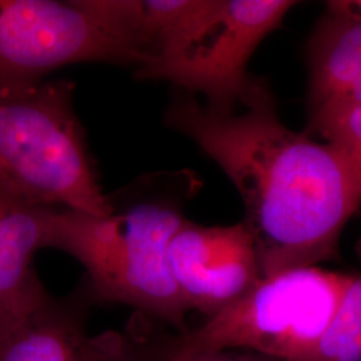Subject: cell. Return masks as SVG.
Segmentation results:
<instances>
[{"label":"cell","mask_w":361,"mask_h":361,"mask_svg":"<svg viewBox=\"0 0 361 361\" xmlns=\"http://www.w3.org/2000/svg\"><path fill=\"white\" fill-rule=\"evenodd\" d=\"M308 110L361 104V16L326 4L307 46Z\"/></svg>","instance_id":"10"},{"label":"cell","mask_w":361,"mask_h":361,"mask_svg":"<svg viewBox=\"0 0 361 361\" xmlns=\"http://www.w3.org/2000/svg\"><path fill=\"white\" fill-rule=\"evenodd\" d=\"M310 126L341 157L361 192V104L310 113Z\"/></svg>","instance_id":"12"},{"label":"cell","mask_w":361,"mask_h":361,"mask_svg":"<svg viewBox=\"0 0 361 361\" xmlns=\"http://www.w3.org/2000/svg\"><path fill=\"white\" fill-rule=\"evenodd\" d=\"M195 186L188 171L158 173L109 195L106 217L54 209L49 247L83 265L92 301L128 305L185 334L189 310L171 277L169 245Z\"/></svg>","instance_id":"2"},{"label":"cell","mask_w":361,"mask_h":361,"mask_svg":"<svg viewBox=\"0 0 361 361\" xmlns=\"http://www.w3.org/2000/svg\"><path fill=\"white\" fill-rule=\"evenodd\" d=\"M87 301H92L87 286L71 298L49 297L0 336V361H141L123 336L89 334Z\"/></svg>","instance_id":"8"},{"label":"cell","mask_w":361,"mask_h":361,"mask_svg":"<svg viewBox=\"0 0 361 361\" xmlns=\"http://www.w3.org/2000/svg\"><path fill=\"white\" fill-rule=\"evenodd\" d=\"M335 4L348 13L361 16V0H336Z\"/></svg>","instance_id":"14"},{"label":"cell","mask_w":361,"mask_h":361,"mask_svg":"<svg viewBox=\"0 0 361 361\" xmlns=\"http://www.w3.org/2000/svg\"><path fill=\"white\" fill-rule=\"evenodd\" d=\"M52 212L0 190V336L50 297L32 261L38 250L49 247Z\"/></svg>","instance_id":"9"},{"label":"cell","mask_w":361,"mask_h":361,"mask_svg":"<svg viewBox=\"0 0 361 361\" xmlns=\"http://www.w3.org/2000/svg\"><path fill=\"white\" fill-rule=\"evenodd\" d=\"M352 276L319 267L262 276L237 302L182 334L174 349L243 350L302 360L323 340Z\"/></svg>","instance_id":"4"},{"label":"cell","mask_w":361,"mask_h":361,"mask_svg":"<svg viewBox=\"0 0 361 361\" xmlns=\"http://www.w3.org/2000/svg\"><path fill=\"white\" fill-rule=\"evenodd\" d=\"M169 265L186 308L205 319L237 302L262 277L257 245L244 221L205 226L185 219L170 241Z\"/></svg>","instance_id":"7"},{"label":"cell","mask_w":361,"mask_h":361,"mask_svg":"<svg viewBox=\"0 0 361 361\" xmlns=\"http://www.w3.org/2000/svg\"><path fill=\"white\" fill-rule=\"evenodd\" d=\"M300 361H361V274L352 276L320 344Z\"/></svg>","instance_id":"11"},{"label":"cell","mask_w":361,"mask_h":361,"mask_svg":"<svg viewBox=\"0 0 361 361\" xmlns=\"http://www.w3.org/2000/svg\"><path fill=\"white\" fill-rule=\"evenodd\" d=\"M157 361H284L243 350H204L182 352L173 349L164 359Z\"/></svg>","instance_id":"13"},{"label":"cell","mask_w":361,"mask_h":361,"mask_svg":"<svg viewBox=\"0 0 361 361\" xmlns=\"http://www.w3.org/2000/svg\"><path fill=\"white\" fill-rule=\"evenodd\" d=\"M290 0H207L190 34L166 56L135 68V77L165 80L201 95L207 107L232 111L253 77L247 63L261 42L296 7Z\"/></svg>","instance_id":"5"},{"label":"cell","mask_w":361,"mask_h":361,"mask_svg":"<svg viewBox=\"0 0 361 361\" xmlns=\"http://www.w3.org/2000/svg\"><path fill=\"white\" fill-rule=\"evenodd\" d=\"M74 83L0 89V190L32 207L111 213L74 109Z\"/></svg>","instance_id":"3"},{"label":"cell","mask_w":361,"mask_h":361,"mask_svg":"<svg viewBox=\"0 0 361 361\" xmlns=\"http://www.w3.org/2000/svg\"><path fill=\"white\" fill-rule=\"evenodd\" d=\"M165 125L190 138L237 189L262 276L336 257L361 207L359 185L332 146L285 125L265 80L253 77L232 111L180 91Z\"/></svg>","instance_id":"1"},{"label":"cell","mask_w":361,"mask_h":361,"mask_svg":"<svg viewBox=\"0 0 361 361\" xmlns=\"http://www.w3.org/2000/svg\"><path fill=\"white\" fill-rule=\"evenodd\" d=\"M82 62L141 65V58L82 0H0V89L40 83Z\"/></svg>","instance_id":"6"}]
</instances>
